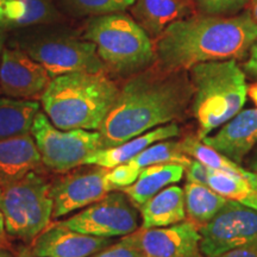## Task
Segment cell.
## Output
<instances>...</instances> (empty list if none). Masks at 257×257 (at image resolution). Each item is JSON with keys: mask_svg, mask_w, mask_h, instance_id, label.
<instances>
[{"mask_svg": "<svg viewBox=\"0 0 257 257\" xmlns=\"http://www.w3.org/2000/svg\"><path fill=\"white\" fill-rule=\"evenodd\" d=\"M89 257H142L133 233L121 237L119 242L106 246Z\"/></svg>", "mask_w": 257, "mask_h": 257, "instance_id": "cell-30", "label": "cell"}, {"mask_svg": "<svg viewBox=\"0 0 257 257\" xmlns=\"http://www.w3.org/2000/svg\"><path fill=\"white\" fill-rule=\"evenodd\" d=\"M192 98L193 85L187 70H168L153 64L134 74L119 88L117 100L99 130L102 149L181 120L191 108Z\"/></svg>", "mask_w": 257, "mask_h": 257, "instance_id": "cell-1", "label": "cell"}, {"mask_svg": "<svg viewBox=\"0 0 257 257\" xmlns=\"http://www.w3.org/2000/svg\"><path fill=\"white\" fill-rule=\"evenodd\" d=\"M207 186L227 200L240 202L257 211V186L249 180L210 169Z\"/></svg>", "mask_w": 257, "mask_h": 257, "instance_id": "cell-25", "label": "cell"}, {"mask_svg": "<svg viewBox=\"0 0 257 257\" xmlns=\"http://www.w3.org/2000/svg\"><path fill=\"white\" fill-rule=\"evenodd\" d=\"M54 17L47 0H0V30L44 24Z\"/></svg>", "mask_w": 257, "mask_h": 257, "instance_id": "cell-21", "label": "cell"}, {"mask_svg": "<svg viewBox=\"0 0 257 257\" xmlns=\"http://www.w3.org/2000/svg\"><path fill=\"white\" fill-rule=\"evenodd\" d=\"M31 257H32V256H31Z\"/></svg>", "mask_w": 257, "mask_h": 257, "instance_id": "cell-40", "label": "cell"}, {"mask_svg": "<svg viewBox=\"0 0 257 257\" xmlns=\"http://www.w3.org/2000/svg\"><path fill=\"white\" fill-rule=\"evenodd\" d=\"M249 14L257 23V0H249Z\"/></svg>", "mask_w": 257, "mask_h": 257, "instance_id": "cell-36", "label": "cell"}, {"mask_svg": "<svg viewBox=\"0 0 257 257\" xmlns=\"http://www.w3.org/2000/svg\"><path fill=\"white\" fill-rule=\"evenodd\" d=\"M257 41V23L249 11L238 16H194L180 19L154 42L155 64L188 70L202 62L240 60Z\"/></svg>", "mask_w": 257, "mask_h": 257, "instance_id": "cell-2", "label": "cell"}, {"mask_svg": "<svg viewBox=\"0 0 257 257\" xmlns=\"http://www.w3.org/2000/svg\"><path fill=\"white\" fill-rule=\"evenodd\" d=\"M50 81L47 69L23 49L4 48L0 61V93L10 98L34 100L41 98Z\"/></svg>", "mask_w": 257, "mask_h": 257, "instance_id": "cell-12", "label": "cell"}, {"mask_svg": "<svg viewBox=\"0 0 257 257\" xmlns=\"http://www.w3.org/2000/svg\"><path fill=\"white\" fill-rule=\"evenodd\" d=\"M193 9V0H136L133 15L149 37L156 40L170 24L187 18Z\"/></svg>", "mask_w": 257, "mask_h": 257, "instance_id": "cell-17", "label": "cell"}, {"mask_svg": "<svg viewBox=\"0 0 257 257\" xmlns=\"http://www.w3.org/2000/svg\"><path fill=\"white\" fill-rule=\"evenodd\" d=\"M5 31L4 30H0V61H2V54L3 50H4V44H5Z\"/></svg>", "mask_w": 257, "mask_h": 257, "instance_id": "cell-38", "label": "cell"}, {"mask_svg": "<svg viewBox=\"0 0 257 257\" xmlns=\"http://www.w3.org/2000/svg\"><path fill=\"white\" fill-rule=\"evenodd\" d=\"M201 141L227 159L242 165L246 155L257 146V107L240 110L221 125L216 135L206 136Z\"/></svg>", "mask_w": 257, "mask_h": 257, "instance_id": "cell-15", "label": "cell"}, {"mask_svg": "<svg viewBox=\"0 0 257 257\" xmlns=\"http://www.w3.org/2000/svg\"><path fill=\"white\" fill-rule=\"evenodd\" d=\"M86 40L94 43L106 70L131 76L155 64V50L149 35L125 14L95 16L88 22Z\"/></svg>", "mask_w": 257, "mask_h": 257, "instance_id": "cell-5", "label": "cell"}, {"mask_svg": "<svg viewBox=\"0 0 257 257\" xmlns=\"http://www.w3.org/2000/svg\"><path fill=\"white\" fill-rule=\"evenodd\" d=\"M51 182L42 173L31 172L23 179L0 188L6 232L12 238L32 243L53 219Z\"/></svg>", "mask_w": 257, "mask_h": 257, "instance_id": "cell-6", "label": "cell"}, {"mask_svg": "<svg viewBox=\"0 0 257 257\" xmlns=\"http://www.w3.org/2000/svg\"><path fill=\"white\" fill-rule=\"evenodd\" d=\"M179 134L180 128L178 123H170L162 125V126H157L153 130L140 135V136L131 138V140L119 144V146L104 148V149L93 153L86 160L85 165L99 166L102 168L111 169L115 166L130 162L131 160L140 155L148 147L153 146L154 143L174 138L179 136Z\"/></svg>", "mask_w": 257, "mask_h": 257, "instance_id": "cell-18", "label": "cell"}, {"mask_svg": "<svg viewBox=\"0 0 257 257\" xmlns=\"http://www.w3.org/2000/svg\"><path fill=\"white\" fill-rule=\"evenodd\" d=\"M180 147H181V150L186 155L200 161L211 170L240 176V178L249 180L251 184L257 186V174L250 172L249 169L243 168L238 163L233 162L232 160L227 159L223 154L218 153L217 150L206 146L198 137V135L186 136L184 140L180 141Z\"/></svg>", "mask_w": 257, "mask_h": 257, "instance_id": "cell-23", "label": "cell"}, {"mask_svg": "<svg viewBox=\"0 0 257 257\" xmlns=\"http://www.w3.org/2000/svg\"><path fill=\"white\" fill-rule=\"evenodd\" d=\"M248 2L249 0H197V5L202 15L227 16L239 11Z\"/></svg>", "mask_w": 257, "mask_h": 257, "instance_id": "cell-29", "label": "cell"}, {"mask_svg": "<svg viewBox=\"0 0 257 257\" xmlns=\"http://www.w3.org/2000/svg\"><path fill=\"white\" fill-rule=\"evenodd\" d=\"M74 12L82 16L115 14L130 8L136 0H66Z\"/></svg>", "mask_w": 257, "mask_h": 257, "instance_id": "cell-27", "label": "cell"}, {"mask_svg": "<svg viewBox=\"0 0 257 257\" xmlns=\"http://www.w3.org/2000/svg\"><path fill=\"white\" fill-rule=\"evenodd\" d=\"M248 94L252 99V101L257 105V83H253V85L250 86L248 88Z\"/></svg>", "mask_w": 257, "mask_h": 257, "instance_id": "cell-37", "label": "cell"}, {"mask_svg": "<svg viewBox=\"0 0 257 257\" xmlns=\"http://www.w3.org/2000/svg\"><path fill=\"white\" fill-rule=\"evenodd\" d=\"M249 57L243 64V72L253 80H257V41L249 50Z\"/></svg>", "mask_w": 257, "mask_h": 257, "instance_id": "cell-32", "label": "cell"}, {"mask_svg": "<svg viewBox=\"0 0 257 257\" xmlns=\"http://www.w3.org/2000/svg\"><path fill=\"white\" fill-rule=\"evenodd\" d=\"M61 223L89 236L113 238L140 229V216L127 195L123 191H114Z\"/></svg>", "mask_w": 257, "mask_h": 257, "instance_id": "cell-9", "label": "cell"}, {"mask_svg": "<svg viewBox=\"0 0 257 257\" xmlns=\"http://www.w3.org/2000/svg\"><path fill=\"white\" fill-rule=\"evenodd\" d=\"M188 70L193 85L191 111L202 140L242 110L249 87L237 60L202 62Z\"/></svg>", "mask_w": 257, "mask_h": 257, "instance_id": "cell-4", "label": "cell"}, {"mask_svg": "<svg viewBox=\"0 0 257 257\" xmlns=\"http://www.w3.org/2000/svg\"><path fill=\"white\" fill-rule=\"evenodd\" d=\"M199 234L204 257H219L257 240V211L227 200L216 216L199 227Z\"/></svg>", "mask_w": 257, "mask_h": 257, "instance_id": "cell-10", "label": "cell"}, {"mask_svg": "<svg viewBox=\"0 0 257 257\" xmlns=\"http://www.w3.org/2000/svg\"><path fill=\"white\" fill-rule=\"evenodd\" d=\"M113 243L112 238L89 236L61 223L49 225L31 244L32 257H89Z\"/></svg>", "mask_w": 257, "mask_h": 257, "instance_id": "cell-14", "label": "cell"}, {"mask_svg": "<svg viewBox=\"0 0 257 257\" xmlns=\"http://www.w3.org/2000/svg\"><path fill=\"white\" fill-rule=\"evenodd\" d=\"M250 155V159L248 160V169L250 170V172L255 173V174H257V146L253 148L252 152L249 154Z\"/></svg>", "mask_w": 257, "mask_h": 257, "instance_id": "cell-35", "label": "cell"}, {"mask_svg": "<svg viewBox=\"0 0 257 257\" xmlns=\"http://www.w3.org/2000/svg\"><path fill=\"white\" fill-rule=\"evenodd\" d=\"M30 134L40 150L44 167L59 174L85 165L93 153L102 149L99 131L60 130L41 110L35 115Z\"/></svg>", "mask_w": 257, "mask_h": 257, "instance_id": "cell-7", "label": "cell"}, {"mask_svg": "<svg viewBox=\"0 0 257 257\" xmlns=\"http://www.w3.org/2000/svg\"><path fill=\"white\" fill-rule=\"evenodd\" d=\"M186 182H193V184L206 185L210 175V168L201 163L200 161L192 159L191 165L185 170Z\"/></svg>", "mask_w": 257, "mask_h": 257, "instance_id": "cell-31", "label": "cell"}, {"mask_svg": "<svg viewBox=\"0 0 257 257\" xmlns=\"http://www.w3.org/2000/svg\"><path fill=\"white\" fill-rule=\"evenodd\" d=\"M40 108L36 100L0 96V141L30 134Z\"/></svg>", "mask_w": 257, "mask_h": 257, "instance_id": "cell-22", "label": "cell"}, {"mask_svg": "<svg viewBox=\"0 0 257 257\" xmlns=\"http://www.w3.org/2000/svg\"><path fill=\"white\" fill-rule=\"evenodd\" d=\"M140 173L141 168H138L131 162H126L108 169L107 174H106V180L111 185L113 191H120V189H124L135 184Z\"/></svg>", "mask_w": 257, "mask_h": 257, "instance_id": "cell-28", "label": "cell"}, {"mask_svg": "<svg viewBox=\"0 0 257 257\" xmlns=\"http://www.w3.org/2000/svg\"><path fill=\"white\" fill-rule=\"evenodd\" d=\"M219 257H257V240L225 252Z\"/></svg>", "mask_w": 257, "mask_h": 257, "instance_id": "cell-33", "label": "cell"}, {"mask_svg": "<svg viewBox=\"0 0 257 257\" xmlns=\"http://www.w3.org/2000/svg\"><path fill=\"white\" fill-rule=\"evenodd\" d=\"M185 175V168L179 165H154L141 169L135 184L121 189L138 210L163 188L178 184Z\"/></svg>", "mask_w": 257, "mask_h": 257, "instance_id": "cell-20", "label": "cell"}, {"mask_svg": "<svg viewBox=\"0 0 257 257\" xmlns=\"http://www.w3.org/2000/svg\"><path fill=\"white\" fill-rule=\"evenodd\" d=\"M9 234L6 232L5 227V219H4V213H3V207H2V191H0V248L10 249L11 248V243L9 240Z\"/></svg>", "mask_w": 257, "mask_h": 257, "instance_id": "cell-34", "label": "cell"}, {"mask_svg": "<svg viewBox=\"0 0 257 257\" xmlns=\"http://www.w3.org/2000/svg\"><path fill=\"white\" fill-rule=\"evenodd\" d=\"M31 172L42 174L47 172L31 134L0 141V188Z\"/></svg>", "mask_w": 257, "mask_h": 257, "instance_id": "cell-16", "label": "cell"}, {"mask_svg": "<svg viewBox=\"0 0 257 257\" xmlns=\"http://www.w3.org/2000/svg\"><path fill=\"white\" fill-rule=\"evenodd\" d=\"M142 257H204L199 226L191 220L133 232Z\"/></svg>", "mask_w": 257, "mask_h": 257, "instance_id": "cell-13", "label": "cell"}, {"mask_svg": "<svg viewBox=\"0 0 257 257\" xmlns=\"http://www.w3.org/2000/svg\"><path fill=\"white\" fill-rule=\"evenodd\" d=\"M0 257H17L10 249L0 248Z\"/></svg>", "mask_w": 257, "mask_h": 257, "instance_id": "cell-39", "label": "cell"}, {"mask_svg": "<svg viewBox=\"0 0 257 257\" xmlns=\"http://www.w3.org/2000/svg\"><path fill=\"white\" fill-rule=\"evenodd\" d=\"M130 162L141 169L154 165H179L186 170L191 165L192 157L182 152L180 141H172L169 138L148 147Z\"/></svg>", "mask_w": 257, "mask_h": 257, "instance_id": "cell-26", "label": "cell"}, {"mask_svg": "<svg viewBox=\"0 0 257 257\" xmlns=\"http://www.w3.org/2000/svg\"><path fill=\"white\" fill-rule=\"evenodd\" d=\"M63 173L51 181L53 219L66 217L100 200L113 191L106 180L107 168L87 165Z\"/></svg>", "mask_w": 257, "mask_h": 257, "instance_id": "cell-11", "label": "cell"}, {"mask_svg": "<svg viewBox=\"0 0 257 257\" xmlns=\"http://www.w3.org/2000/svg\"><path fill=\"white\" fill-rule=\"evenodd\" d=\"M119 88L102 73L75 72L51 79L41 95L43 112L60 130L99 131Z\"/></svg>", "mask_w": 257, "mask_h": 257, "instance_id": "cell-3", "label": "cell"}, {"mask_svg": "<svg viewBox=\"0 0 257 257\" xmlns=\"http://www.w3.org/2000/svg\"><path fill=\"white\" fill-rule=\"evenodd\" d=\"M22 49L42 64L51 79L75 72H106L94 43L86 38L68 34H40L27 40Z\"/></svg>", "mask_w": 257, "mask_h": 257, "instance_id": "cell-8", "label": "cell"}, {"mask_svg": "<svg viewBox=\"0 0 257 257\" xmlns=\"http://www.w3.org/2000/svg\"><path fill=\"white\" fill-rule=\"evenodd\" d=\"M142 229L166 227L187 220L185 192L180 186L170 185L149 199L140 208Z\"/></svg>", "mask_w": 257, "mask_h": 257, "instance_id": "cell-19", "label": "cell"}, {"mask_svg": "<svg viewBox=\"0 0 257 257\" xmlns=\"http://www.w3.org/2000/svg\"><path fill=\"white\" fill-rule=\"evenodd\" d=\"M184 192L188 220L199 227L210 221L227 202L226 198L221 197L206 185L186 182Z\"/></svg>", "mask_w": 257, "mask_h": 257, "instance_id": "cell-24", "label": "cell"}]
</instances>
